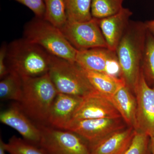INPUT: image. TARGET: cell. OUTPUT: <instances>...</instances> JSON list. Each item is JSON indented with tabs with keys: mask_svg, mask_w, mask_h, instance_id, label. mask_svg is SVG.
Returning a JSON list of instances; mask_svg holds the SVG:
<instances>
[{
	"mask_svg": "<svg viewBox=\"0 0 154 154\" xmlns=\"http://www.w3.org/2000/svg\"><path fill=\"white\" fill-rule=\"evenodd\" d=\"M41 138L37 146L44 154H91L84 138L66 130L38 124Z\"/></svg>",
	"mask_w": 154,
	"mask_h": 154,
	"instance_id": "6",
	"label": "cell"
},
{
	"mask_svg": "<svg viewBox=\"0 0 154 154\" xmlns=\"http://www.w3.org/2000/svg\"><path fill=\"white\" fill-rule=\"evenodd\" d=\"M144 23L147 31L154 36V20L146 21Z\"/></svg>",
	"mask_w": 154,
	"mask_h": 154,
	"instance_id": "27",
	"label": "cell"
},
{
	"mask_svg": "<svg viewBox=\"0 0 154 154\" xmlns=\"http://www.w3.org/2000/svg\"><path fill=\"white\" fill-rule=\"evenodd\" d=\"M120 119L100 118L72 120L65 130L76 134L92 145L115 131L124 129V124Z\"/></svg>",
	"mask_w": 154,
	"mask_h": 154,
	"instance_id": "10",
	"label": "cell"
},
{
	"mask_svg": "<svg viewBox=\"0 0 154 154\" xmlns=\"http://www.w3.org/2000/svg\"><path fill=\"white\" fill-rule=\"evenodd\" d=\"M5 143L4 142L2 138H1L0 140V154H7L6 153L7 151H6L5 146Z\"/></svg>",
	"mask_w": 154,
	"mask_h": 154,
	"instance_id": "28",
	"label": "cell"
},
{
	"mask_svg": "<svg viewBox=\"0 0 154 154\" xmlns=\"http://www.w3.org/2000/svg\"><path fill=\"white\" fill-rule=\"evenodd\" d=\"M121 116L111 101L96 90L82 98L72 120L94 119H120Z\"/></svg>",
	"mask_w": 154,
	"mask_h": 154,
	"instance_id": "11",
	"label": "cell"
},
{
	"mask_svg": "<svg viewBox=\"0 0 154 154\" xmlns=\"http://www.w3.org/2000/svg\"><path fill=\"white\" fill-rule=\"evenodd\" d=\"M52 56L23 37L8 45L6 63L9 71L17 73L22 79L35 78L48 73Z\"/></svg>",
	"mask_w": 154,
	"mask_h": 154,
	"instance_id": "2",
	"label": "cell"
},
{
	"mask_svg": "<svg viewBox=\"0 0 154 154\" xmlns=\"http://www.w3.org/2000/svg\"><path fill=\"white\" fill-rule=\"evenodd\" d=\"M133 13L123 8L117 14L110 17L97 19L99 27L108 48L116 51L119 42L129 25Z\"/></svg>",
	"mask_w": 154,
	"mask_h": 154,
	"instance_id": "13",
	"label": "cell"
},
{
	"mask_svg": "<svg viewBox=\"0 0 154 154\" xmlns=\"http://www.w3.org/2000/svg\"><path fill=\"white\" fill-rule=\"evenodd\" d=\"M125 0H92L91 13L93 18L100 19L113 16L123 8Z\"/></svg>",
	"mask_w": 154,
	"mask_h": 154,
	"instance_id": "21",
	"label": "cell"
},
{
	"mask_svg": "<svg viewBox=\"0 0 154 154\" xmlns=\"http://www.w3.org/2000/svg\"><path fill=\"white\" fill-rule=\"evenodd\" d=\"M30 9L35 17L44 18L45 6L43 0H15Z\"/></svg>",
	"mask_w": 154,
	"mask_h": 154,
	"instance_id": "25",
	"label": "cell"
},
{
	"mask_svg": "<svg viewBox=\"0 0 154 154\" xmlns=\"http://www.w3.org/2000/svg\"><path fill=\"white\" fill-rule=\"evenodd\" d=\"M0 97L2 100H14L17 103L22 98L23 81L18 74L10 71L8 74L1 79Z\"/></svg>",
	"mask_w": 154,
	"mask_h": 154,
	"instance_id": "18",
	"label": "cell"
},
{
	"mask_svg": "<svg viewBox=\"0 0 154 154\" xmlns=\"http://www.w3.org/2000/svg\"><path fill=\"white\" fill-rule=\"evenodd\" d=\"M48 74L59 93L83 97L95 90L75 62L52 55Z\"/></svg>",
	"mask_w": 154,
	"mask_h": 154,
	"instance_id": "5",
	"label": "cell"
},
{
	"mask_svg": "<svg viewBox=\"0 0 154 154\" xmlns=\"http://www.w3.org/2000/svg\"><path fill=\"white\" fill-rule=\"evenodd\" d=\"M92 2V0H64L67 20L82 22L93 19Z\"/></svg>",
	"mask_w": 154,
	"mask_h": 154,
	"instance_id": "19",
	"label": "cell"
},
{
	"mask_svg": "<svg viewBox=\"0 0 154 154\" xmlns=\"http://www.w3.org/2000/svg\"><path fill=\"white\" fill-rule=\"evenodd\" d=\"M142 70L146 79L154 82V36L148 31Z\"/></svg>",
	"mask_w": 154,
	"mask_h": 154,
	"instance_id": "23",
	"label": "cell"
},
{
	"mask_svg": "<svg viewBox=\"0 0 154 154\" xmlns=\"http://www.w3.org/2000/svg\"><path fill=\"white\" fill-rule=\"evenodd\" d=\"M5 146L10 154H44L37 146L16 136L12 137Z\"/></svg>",
	"mask_w": 154,
	"mask_h": 154,
	"instance_id": "22",
	"label": "cell"
},
{
	"mask_svg": "<svg viewBox=\"0 0 154 154\" xmlns=\"http://www.w3.org/2000/svg\"><path fill=\"white\" fill-rule=\"evenodd\" d=\"M0 120L16 130L25 140L38 146L41 138L40 130L38 125L32 123L17 103L2 111Z\"/></svg>",
	"mask_w": 154,
	"mask_h": 154,
	"instance_id": "12",
	"label": "cell"
},
{
	"mask_svg": "<svg viewBox=\"0 0 154 154\" xmlns=\"http://www.w3.org/2000/svg\"><path fill=\"white\" fill-rule=\"evenodd\" d=\"M115 106L125 122L136 128V99L130 91L129 88L125 85L119 89L109 99Z\"/></svg>",
	"mask_w": 154,
	"mask_h": 154,
	"instance_id": "16",
	"label": "cell"
},
{
	"mask_svg": "<svg viewBox=\"0 0 154 154\" xmlns=\"http://www.w3.org/2000/svg\"><path fill=\"white\" fill-rule=\"evenodd\" d=\"M151 149L152 154H154V137H151Z\"/></svg>",
	"mask_w": 154,
	"mask_h": 154,
	"instance_id": "29",
	"label": "cell"
},
{
	"mask_svg": "<svg viewBox=\"0 0 154 154\" xmlns=\"http://www.w3.org/2000/svg\"><path fill=\"white\" fill-rule=\"evenodd\" d=\"M23 37L41 46L50 54L75 62L78 51L70 44L60 29L44 18L35 17L25 25Z\"/></svg>",
	"mask_w": 154,
	"mask_h": 154,
	"instance_id": "4",
	"label": "cell"
},
{
	"mask_svg": "<svg viewBox=\"0 0 154 154\" xmlns=\"http://www.w3.org/2000/svg\"><path fill=\"white\" fill-rule=\"evenodd\" d=\"M7 47L8 45L5 43L2 45L0 49V78L2 79L9 73V71L6 63Z\"/></svg>",
	"mask_w": 154,
	"mask_h": 154,
	"instance_id": "26",
	"label": "cell"
},
{
	"mask_svg": "<svg viewBox=\"0 0 154 154\" xmlns=\"http://www.w3.org/2000/svg\"><path fill=\"white\" fill-rule=\"evenodd\" d=\"M82 69L94 89L108 99L119 89L126 85L124 79L121 77Z\"/></svg>",
	"mask_w": 154,
	"mask_h": 154,
	"instance_id": "17",
	"label": "cell"
},
{
	"mask_svg": "<svg viewBox=\"0 0 154 154\" xmlns=\"http://www.w3.org/2000/svg\"><path fill=\"white\" fill-rule=\"evenodd\" d=\"M147 33L144 22L130 21L116 50L121 77L133 90L142 71Z\"/></svg>",
	"mask_w": 154,
	"mask_h": 154,
	"instance_id": "1",
	"label": "cell"
},
{
	"mask_svg": "<svg viewBox=\"0 0 154 154\" xmlns=\"http://www.w3.org/2000/svg\"><path fill=\"white\" fill-rule=\"evenodd\" d=\"M75 63L85 69L121 77V69L116 52L107 48L78 51Z\"/></svg>",
	"mask_w": 154,
	"mask_h": 154,
	"instance_id": "9",
	"label": "cell"
},
{
	"mask_svg": "<svg viewBox=\"0 0 154 154\" xmlns=\"http://www.w3.org/2000/svg\"><path fill=\"white\" fill-rule=\"evenodd\" d=\"M135 131L130 127L109 134L90 145L91 154H123L130 144Z\"/></svg>",
	"mask_w": 154,
	"mask_h": 154,
	"instance_id": "15",
	"label": "cell"
},
{
	"mask_svg": "<svg viewBox=\"0 0 154 154\" xmlns=\"http://www.w3.org/2000/svg\"><path fill=\"white\" fill-rule=\"evenodd\" d=\"M148 138L144 133L136 131L130 144L123 154H146Z\"/></svg>",
	"mask_w": 154,
	"mask_h": 154,
	"instance_id": "24",
	"label": "cell"
},
{
	"mask_svg": "<svg viewBox=\"0 0 154 154\" xmlns=\"http://www.w3.org/2000/svg\"><path fill=\"white\" fill-rule=\"evenodd\" d=\"M45 6L44 19L59 28L67 21L64 0H43Z\"/></svg>",
	"mask_w": 154,
	"mask_h": 154,
	"instance_id": "20",
	"label": "cell"
},
{
	"mask_svg": "<svg viewBox=\"0 0 154 154\" xmlns=\"http://www.w3.org/2000/svg\"><path fill=\"white\" fill-rule=\"evenodd\" d=\"M61 31L78 51L108 46L97 19L93 18L86 22H72L67 20L60 28Z\"/></svg>",
	"mask_w": 154,
	"mask_h": 154,
	"instance_id": "7",
	"label": "cell"
},
{
	"mask_svg": "<svg viewBox=\"0 0 154 154\" xmlns=\"http://www.w3.org/2000/svg\"><path fill=\"white\" fill-rule=\"evenodd\" d=\"M82 98L58 92L51 108L48 124L55 128L65 130Z\"/></svg>",
	"mask_w": 154,
	"mask_h": 154,
	"instance_id": "14",
	"label": "cell"
},
{
	"mask_svg": "<svg viewBox=\"0 0 154 154\" xmlns=\"http://www.w3.org/2000/svg\"><path fill=\"white\" fill-rule=\"evenodd\" d=\"M136 96V128L149 137H154V88L150 87L142 70L134 89Z\"/></svg>",
	"mask_w": 154,
	"mask_h": 154,
	"instance_id": "8",
	"label": "cell"
},
{
	"mask_svg": "<svg viewBox=\"0 0 154 154\" xmlns=\"http://www.w3.org/2000/svg\"><path fill=\"white\" fill-rule=\"evenodd\" d=\"M22 98L17 103L21 110L38 124H48L50 111L58 92L48 73L23 79Z\"/></svg>",
	"mask_w": 154,
	"mask_h": 154,
	"instance_id": "3",
	"label": "cell"
}]
</instances>
